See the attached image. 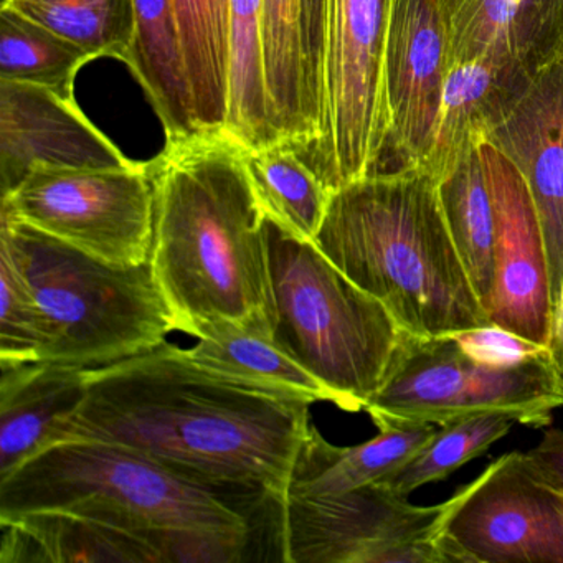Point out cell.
<instances>
[{
    "label": "cell",
    "instance_id": "19",
    "mask_svg": "<svg viewBox=\"0 0 563 563\" xmlns=\"http://www.w3.org/2000/svg\"><path fill=\"white\" fill-rule=\"evenodd\" d=\"M187 355L210 374L242 387L309 405L335 404L332 391L283 351L269 329L216 322L203 329Z\"/></svg>",
    "mask_w": 563,
    "mask_h": 563
},
{
    "label": "cell",
    "instance_id": "34",
    "mask_svg": "<svg viewBox=\"0 0 563 563\" xmlns=\"http://www.w3.org/2000/svg\"><path fill=\"white\" fill-rule=\"evenodd\" d=\"M523 456L540 479L563 496V430L547 427L540 443Z\"/></svg>",
    "mask_w": 563,
    "mask_h": 563
},
{
    "label": "cell",
    "instance_id": "25",
    "mask_svg": "<svg viewBox=\"0 0 563 563\" xmlns=\"http://www.w3.org/2000/svg\"><path fill=\"white\" fill-rule=\"evenodd\" d=\"M263 57L273 121L282 140L306 156L319 141L309 107L302 52L301 0H262Z\"/></svg>",
    "mask_w": 563,
    "mask_h": 563
},
{
    "label": "cell",
    "instance_id": "12",
    "mask_svg": "<svg viewBox=\"0 0 563 563\" xmlns=\"http://www.w3.org/2000/svg\"><path fill=\"white\" fill-rule=\"evenodd\" d=\"M448 52L440 0H397L385 51L388 136L378 173L428 170L450 74Z\"/></svg>",
    "mask_w": 563,
    "mask_h": 563
},
{
    "label": "cell",
    "instance_id": "17",
    "mask_svg": "<svg viewBox=\"0 0 563 563\" xmlns=\"http://www.w3.org/2000/svg\"><path fill=\"white\" fill-rule=\"evenodd\" d=\"M451 68L479 57L542 64L563 42L562 11H527L510 0H440Z\"/></svg>",
    "mask_w": 563,
    "mask_h": 563
},
{
    "label": "cell",
    "instance_id": "16",
    "mask_svg": "<svg viewBox=\"0 0 563 563\" xmlns=\"http://www.w3.org/2000/svg\"><path fill=\"white\" fill-rule=\"evenodd\" d=\"M87 371L51 362H0V477L64 438L87 397Z\"/></svg>",
    "mask_w": 563,
    "mask_h": 563
},
{
    "label": "cell",
    "instance_id": "7",
    "mask_svg": "<svg viewBox=\"0 0 563 563\" xmlns=\"http://www.w3.org/2000/svg\"><path fill=\"white\" fill-rule=\"evenodd\" d=\"M563 391L547 352L514 364H490L467 354L454 335L405 334L387 375L365 410L375 427L441 424L484 413L550 427Z\"/></svg>",
    "mask_w": 563,
    "mask_h": 563
},
{
    "label": "cell",
    "instance_id": "18",
    "mask_svg": "<svg viewBox=\"0 0 563 563\" xmlns=\"http://www.w3.org/2000/svg\"><path fill=\"white\" fill-rule=\"evenodd\" d=\"M437 428V424H385L371 441L357 446H335L314 424H309L296 454L286 497L332 496L380 483L407 463Z\"/></svg>",
    "mask_w": 563,
    "mask_h": 563
},
{
    "label": "cell",
    "instance_id": "2",
    "mask_svg": "<svg viewBox=\"0 0 563 563\" xmlns=\"http://www.w3.org/2000/svg\"><path fill=\"white\" fill-rule=\"evenodd\" d=\"M154 194L150 265L176 331L216 322L272 331L268 223L223 133L166 141L146 163Z\"/></svg>",
    "mask_w": 563,
    "mask_h": 563
},
{
    "label": "cell",
    "instance_id": "14",
    "mask_svg": "<svg viewBox=\"0 0 563 563\" xmlns=\"http://www.w3.org/2000/svg\"><path fill=\"white\" fill-rule=\"evenodd\" d=\"M479 151L496 213V283L487 311L490 325L547 349L553 305L539 213L516 166L483 136Z\"/></svg>",
    "mask_w": 563,
    "mask_h": 563
},
{
    "label": "cell",
    "instance_id": "35",
    "mask_svg": "<svg viewBox=\"0 0 563 563\" xmlns=\"http://www.w3.org/2000/svg\"><path fill=\"white\" fill-rule=\"evenodd\" d=\"M547 355H549L550 365H552L563 391V285L559 302L553 311L552 332H550L549 344H547Z\"/></svg>",
    "mask_w": 563,
    "mask_h": 563
},
{
    "label": "cell",
    "instance_id": "8",
    "mask_svg": "<svg viewBox=\"0 0 563 563\" xmlns=\"http://www.w3.org/2000/svg\"><path fill=\"white\" fill-rule=\"evenodd\" d=\"M397 0H328L322 134L305 156L331 190L378 173L388 136L385 51Z\"/></svg>",
    "mask_w": 563,
    "mask_h": 563
},
{
    "label": "cell",
    "instance_id": "28",
    "mask_svg": "<svg viewBox=\"0 0 563 563\" xmlns=\"http://www.w3.org/2000/svg\"><path fill=\"white\" fill-rule=\"evenodd\" d=\"M93 60L84 48L9 5H0V80L75 95V80Z\"/></svg>",
    "mask_w": 563,
    "mask_h": 563
},
{
    "label": "cell",
    "instance_id": "9",
    "mask_svg": "<svg viewBox=\"0 0 563 563\" xmlns=\"http://www.w3.org/2000/svg\"><path fill=\"white\" fill-rule=\"evenodd\" d=\"M0 217L114 266L150 262L154 194L146 163L134 169H37L8 196Z\"/></svg>",
    "mask_w": 563,
    "mask_h": 563
},
{
    "label": "cell",
    "instance_id": "29",
    "mask_svg": "<svg viewBox=\"0 0 563 563\" xmlns=\"http://www.w3.org/2000/svg\"><path fill=\"white\" fill-rule=\"evenodd\" d=\"M97 58L126 64L134 32L133 0H2Z\"/></svg>",
    "mask_w": 563,
    "mask_h": 563
},
{
    "label": "cell",
    "instance_id": "3",
    "mask_svg": "<svg viewBox=\"0 0 563 563\" xmlns=\"http://www.w3.org/2000/svg\"><path fill=\"white\" fill-rule=\"evenodd\" d=\"M314 245L405 334L441 338L490 325L428 170L371 174L342 187Z\"/></svg>",
    "mask_w": 563,
    "mask_h": 563
},
{
    "label": "cell",
    "instance_id": "23",
    "mask_svg": "<svg viewBox=\"0 0 563 563\" xmlns=\"http://www.w3.org/2000/svg\"><path fill=\"white\" fill-rule=\"evenodd\" d=\"M243 167L268 222L301 242L314 243L332 192L291 141L242 150Z\"/></svg>",
    "mask_w": 563,
    "mask_h": 563
},
{
    "label": "cell",
    "instance_id": "1",
    "mask_svg": "<svg viewBox=\"0 0 563 563\" xmlns=\"http://www.w3.org/2000/svg\"><path fill=\"white\" fill-rule=\"evenodd\" d=\"M87 378V397L62 441L97 440L136 451L242 510L235 497L285 504L311 424L309 404L223 380L167 341L90 368Z\"/></svg>",
    "mask_w": 563,
    "mask_h": 563
},
{
    "label": "cell",
    "instance_id": "21",
    "mask_svg": "<svg viewBox=\"0 0 563 563\" xmlns=\"http://www.w3.org/2000/svg\"><path fill=\"white\" fill-rule=\"evenodd\" d=\"M133 4L126 65L156 110L166 141L192 136L200 128L173 0H133Z\"/></svg>",
    "mask_w": 563,
    "mask_h": 563
},
{
    "label": "cell",
    "instance_id": "20",
    "mask_svg": "<svg viewBox=\"0 0 563 563\" xmlns=\"http://www.w3.org/2000/svg\"><path fill=\"white\" fill-rule=\"evenodd\" d=\"M4 540L0 562L159 563L140 533L64 512H29L0 520Z\"/></svg>",
    "mask_w": 563,
    "mask_h": 563
},
{
    "label": "cell",
    "instance_id": "26",
    "mask_svg": "<svg viewBox=\"0 0 563 563\" xmlns=\"http://www.w3.org/2000/svg\"><path fill=\"white\" fill-rule=\"evenodd\" d=\"M229 113L223 134L240 150L282 140L269 104L262 0H230Z\"/></svg>",
    "mask_w": 563,
    "mask_h": 563
},
{
    "label": "cell",
    "instance_id": "5",
    "mask_svg": "<svg viewBox=\"0 0 563 563\" xmlns=\"http://www.w3.org/2000/svg\"><path fill=\"white\" fill-rule=\"evenodd\" d=\"M266 223L273 339L332 391L334 405L364 411L405 332L314 243Z\"/></svg>",
    "mask_w": 563,
    "mask_h": 563
},
{
    "label": "cell",
    "instance_id": "6",
    "mask_svg": "<svg viewBox=\"0 0 563 563\" xmlns=\"http://www.w3.org/2000/svg\"><path fill=\"white\" fill-rule=\"evenodd\" d=\"M0 240L21 263L47 319L41 361L90 371L151 351L176 331L150 262L110 265L5 217Z\"/></svg>",
    "mask_w": 563,
    "mask_h": 563
},
{
    "label": "cell",
    "instance_id": "11",
    "mask_svg": "<svg viewBox=\"0 0 563 563\" xmlns=\"http://www.w3.org/2000/svg\"><path fill=\"white\" fill-rule=\"evenodd\" d=\"M440 545L446 563H563V496L504 454L444 503Z\"/></svg>",
    "mask_w": 563,
    "mask_h": 563
},
{
    "label": "cell",
    "instance_id": "13",
    "mask_svg": "<svg viewBox=\"0 0 563 563\" xmlns=\"http://www.w3.org/2000/svg\"><path fill=\"white\" fill-rule=\"evenodd\" d=\"M519 170L539 213L553 311L563 285V42L481 131Z\"/></svg>",
    "mask_w": 563,
    "mask_h": 563
},
{
    "label": "cell",
    "instance_id": "15",
    "mask_svg": "<svg viewBox=\"0 0 563 563\" xmlns=\"http://www.w3.org/2000/svg\"><path fill=\"white\" fill-rule=\"evenodd\" d=\"M78 107L75 95L0 80L2 196L37 169H134Z\"/></svg>",
    "mask_w": 563,
    "mask_h": 563
},
{
    "label": "cell",
    "instance_id": "31",
    "mask_svg": "<svg viewBox=\"0 0 563 563\" xmlns=\"http://www.w3.org/2000/svg\"><path fill=\"white\" fill-rule=\"evenodd\" d=\"M48 324L14 252L0 240V362L41 361Z\"/></svg>",
    "mask_w": 563,
    "mask_h": 563
},
{
    "label": "cell",
    "instance_id": "10",
    "mask_svg": "<svg viewBox=\"0 0 563 563\" xmlns=\"http://www.w3.org/2000/svg\"><path fill=\"white\" fill-rule=\"evenodd\" d=\"M444 503L415 506L384 484L332 496H288L282 560L288 563H446Z\"/></svg>",
    "mask_w": 563,
    "mask_h": 563
},
{
    "label": "cell",
    "instance_id": "32",
    "mask_svg": "<svg viewBox=\"0 0 563 563\" xmlns=\"http://www.w3.org/2000/svg\"><path fill=\"white\" fill-rule=\"evenodd\" d=\"M301 31L309 107H311L312 118L318 124L319 140H321L328 0H301Z\"/></svg>",
    "mask_w": 563,
    "mask_h": 563
},
{
    "label": "cell",
    "instance_id": "30",
    "mask_svg": "<svg viewBox=\"0 0 563 563\" xmlns=\"http://www.w3.org/2000/svg\"><path fill=\"white\" fill-rule=\"evenodd\" d=\"M514 423L517 421L509 415L484 413L441 424L407 463L378 484L408 497L427 484L446 479L461 466L486 453L510 433Z\"/></svg>",
    "mask_w": 563,
    "mask_h": 563
},
{
    "label": "cell",
    "instance_id": "4",
    "mask_svg": "<svg viewBox=\"0 0 563 563\" xmlns=\"http://www.w3.org/2000/svg\"><path fill=\"white\" fill-rule=\"evenodd\" d=\"M29 512L88 517L146 540L167 529L253 532L249 514L216 490L97 440L58 441L0 477V520Z\"/></svg>",
    "mask_w": 563,
    "mask_h": 563
},
{
    "label": "cell",
    "instance_id": "22",
    "mask_svg": "<svg viewBox=\"0 0 563 563\" xmlns=\"http://www.w3.org/2000/svg\"><path fill=\"white\" fill-rule=\"evenodd\" d=\"M542 64L479 57L451 68L428 173L441 179Z\"/></svg>",
    "mask_w": 563,
    "mask_h": 563
},
{
    "label": "cell",
    "instance_id": "27",
    "mask_svg": "<svg viewBox=\"0 0 563 563\" xmlns=\"http://www.w3.org/2000/svg\"><path fill=\"white\" fill-rule=\"evenodd\" d=\"M200 131L223 133L229 113L230 0H173Z\"/></svg>",
    "mask_w": 563,
    "mask_h": 563
},
{
    "label": "cell",
    "instance_id": "33",
    "mask_svg": "<svg viewBox=\"0 0 563 563\" xmlns=\"http://www.w3.org/2000/svg\"><path fill=\"white\" fill-rule=\"evenodd\" d=\"M454 339L467 354L490 364H514V362L547 352L542 345L526 341L497 325H484V328L457 332Z\"/></svg>",
    "mask_w": 563,
    "mask_h": 563
},
{
    "label": "cell",
    "instance_id": "24",
    "mask_svg": "<svg viewBox=\"0 0 563 563\" xmlns=\"http://www.w3.org/2000/svg\"><path fill=\"white\" fill-rule=\"evenodd\" d=\"M479 140L481 134L438 179V192L454 245L481 302L489 311L496 283V213Z\"/></svg>",
    "mask_w": 563,
    "mask_h": 563
}]
</instances>
